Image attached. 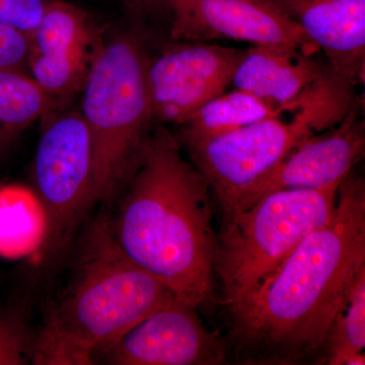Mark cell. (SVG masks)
Instances as JSON below:
<instances>
[{
    "label": "cell",
    "instance_id": "cell-21",
    "mask_svg": "<svg viewBox=\"0 0 365 365\" xmlns=\"http://www.w3.org/2000/svg\"><path fill=\"white\" fill-rule=\"evenodd\" d=\"M47 0H0V24L28 34L37 28Z\"/></svg>",
    "mask_w": 365,
    "mask_h": 365
},
{
    "label": "cell",
    "instance_id": "cell-10",
    "mask_svg": "<svg viewBox=\"0 0 365 365\" xmlns=\"http://www.w3.org/2000/svg\"><path fill=\"white\" fill-rule=\"evenodd\" d=\"M361 108V102L357 103L336 126L299 141L237 198L227 216L251 207L273 192L340 185L364 158L365 125L360 117Z\"/></svg>",
    "mask_w": 365,
    "mask_h": 365
},
{
    "label": "cell",
    "instance_id": "cell-4",
    "mask_svg": "<svg viewBox=\"0 0 365 365\" xmlns=\"http://www.w3.org/2000/svg\"><path fill=\"white\" fill-rule=\"evenodd\" d=\"M150 58L136 32L101 44L83 86L81 113L93 148L97 205L111 210L153 131Z\"/></svg>",
    "mask_w": 365,
    "mask_h": 365
},
{
    "label": "cell",
    "instance_id": "cell-7",
    "mask_svg": "<svg viewBox=\"0 0 365 365\" xmlns=\"http://www.w3.org/2000/svg\"><path fill=\"white\" fill-rule=\"evenodd\" d=\"M41 133L33 165L34 191L43 213L37 256L42 284H52L81 228L97 205L93 148L81 111L51 114Z\"/></svg>",
    "mask_w": 365,
    "mask_h": 365
},
{
    "label": "cell",
    "instance_id": "cell-8",
    "mask_svg": "<svg viewBox=\"0 0 365 365\" xmlns=\"http://www.w3.org/2000/svg\"><path fill=\"white\" fill-rule=\"evenodd\" d=\"M173 41L157 58L150 59L148 86L155 123L180 126L232 86L246 49Z\"/></svg>",
    "mask_w": 365,
    "mask_h": 365
},
{
    "label": "cell",
    "instance_id": "cell-2",
    "mask_svg": "<svg viewBox=\"0 0 365 365\" xmlns=\"http://www.w3.org/2000/svg\"><path fill=\"white\" fill-rule=\"evenodd\" d=\"M212 192L163 124L151 131L140 160L109 211L120 248L197 309L215 292L217 235Z\"/></svg>",
    "mask_w": 365,
    "mask_h": 365
},
{
    "label": "cell",
    "instance_id": "cell-12",
    "mask_svg": "<svg viewBox=\"0 0 365 365\" xmlns=\"http://www.w3.org/2000/svg\"><path fill=\"white\" fill-rule=\"evenodd\" d=\"M294 21L334 72L356 88L365 78V0H265Z\"/></svg>",
    "mask_w": 365,
    "mask_h": 365
},
{
    "label": "cell",
    "instance_id": "cell-16",
    "mask_svg": "<svg viewBox=\"0 0 365 365\" xmlns=\"http://www.w3.org/2000/svg\"><path fill=\"white\" fill-rule=\"evenodd\" d=\"M91 16L81 7L47 0L42 18L31 34V54H61L96 44Z\"/></svg>",
    "mask_w": 365,
    "mask_h": 365
},
{
    "label": "cell",
    "instance_id": "cell-9",
    "mask_svg": "<svg viewBox=\"0 0 365 365\" xmlns=\"http://www.w3.org/2000/svg\"><path fill=\"white\" fill-rule=\"evenodd\" d=\"M197 311V307L175 297L98 353L95 364H227L225 336L208 330Z\"/></svg>",
    "mask_w": 365,
    "mask_h": 365
},
{
    "label": "cell",
    "instance_id": "cell-11",
    "mask_svg": "<svg viewBox=\"0 0 365 365\" xmlns=\"http://www.w3.org/2000/svg\"><path fill=\"white\" fill-rule=\"evenodd\" d=\"M163 4L173 40L284 43L319 50L297 24L265 0H163Z\"/></svg>",
    "mask_w": 365,
    "mask_h": 365
},
{
    "label": "cell",
    "instance_id": "cell-3",
    "mask_svg": "<svg viewBox=\"0 0 365 365\" xmlns=\"http://www.w3.org/2000/svg\"><path fill=\"white\" fill-rule=\"evenodd\" d=\"M57 277L33 364H95L103 349L176 297L120 248L106 207L88 218Z\"/></svg>",
    "mask_w": 365,
    "mask_h": 365
},
{
    "label": "cell",
    "instance_id": "cell-5",
    "mask_svg": "<svg viewBox=\"0 0 365 365\" xmlns=\"http://www.w3.org/2000/svg\"><path fill=\"white\" fill-rule=\"evenodd\" d=\"M336 73L327 76L270 116L244 128L184 146L222 209L230 215L237 198L275 167L302 139L344 119L360 98Z\"/></svg>",
    "mask_w": 365,
    "mask_h": 365
},
{
    "label": "cell",
    "instance_id": "cell-14",
    "mask_svg": "<svg viewBox=\"0 0 365 365\" xmlns=\"http://www.w3.org/2000/svg\"><path fill=\"white\" fill-rule=\"evenodd\" d=\"M279 106L234 88L223 91L180 125V145L202 143L232 133L270 116Z\"/></svg>",
    "mask_w": 365,
    "mask_h": 365
},
{
    "label": "cell",
    "instance_id": "cell-13",
    "mask_svg": "<svg viewBox=\"0 0 365 365\" xmlns=\"http://www.w3.org/2000/svg\"><path fill=\"white\" fill-rule=\"evenodd\" d=\"M333 73L319 50L284 43L251 45L237 66L232 86L281 106Z\"/></svg>",
    "mask_w": 365,
    "mask_h": 365
},
{
    "label": "cell",
    "instance_id": "cell-18",
    "mask_svg": "<svg viewBox=\"0 0 365 365\" xmlns=\"http://www.w3.org/2000/svg\"><path fill=\"white\" fill-rule=\"evenodd\" d=\"M56 101L26 72L0 71V126L23 130L52 112Z\"/></svg>",
    "mask_w": 365,
    "mask_h": 365
},
{
    "label": "cell",
    "instance_id": "cell-19",
    "mask_svg": "<svg viewBox=\"0 0 365 365\" xmlns=\"http://www.w3.org/2000/svg\"><path fill=\"white\" fill-rule=\"evenodd\" d=\"M35 336L19 312L0 309V365L33 364Z\"/></svg>",
    "mask_w": 365,
    "mask_h": 365
},
{
    "label": "cell",
    "instance_id": "cell-1",
    "mask_svg": "<svg viewBox=\"0 0 365 365\" xmlns=\"http://www.w3.org/2000/svg\"><path fill=\"white\" fill-rule=\"evenodd\" d=\"M365 266V182L338 188L330 222L307 235L239 312L228 316V361L319 364L327 333Z\"/></svg>",
    "mask_w": 365,
    "mask_h": 365
},
{
    "label": "cell",
    "instance_id": "cell-22",
    "mask_svg": "<svg viewBox=\"0 0 365 365\" xmlns=\"http://www.w3.org/2000/svg\"><path fill=\"white\" fill-rule=\"evenodd\" d=\"M134 20L143 21L155 16H167L163 0H120Z\"/></svg>",
    "mask_w": 365,
    "mask_h": 365
},
{
    "label": "cell",
    "instance_id": "cell-23",
    "mask_svg": "<svg viewBox=\"0 0 365 365\" xmlns=\"http://www.w3.org/2000/svg\"><path fill=\"white\" fill-rule=\"evenodd\" d=\"M9 134L11 133L9 131L0 126V153L6 148L7 141L9 140Z\"/></svg>",
    "mask_w": 365,
    "mask_h": 365
},
{
    "label": "cell",
    "instance_id": "cell-15",
    "mask_svg": "<svg viewBox=\"0 0 365 365\" xmlns=\"http://www.w3.org/2000/svg\"><path fill=\"white\" fill-rule=\"evenodd\" d=\"M365 266L327 333L319 364H365Z\"/></svg>",
    "mask_w": 365,
    "mask_h": 365
},
{
    "label": "cell",
    "instance_id": "cell-17",
    "mask_svg": "<svg viewBox=\"0 0 365 365\" xmlns=\"http://www.w3.org/2000/svg\"><path fill=\"white\" fill-rule=\"evenodd\" d=\"M100 44L86 45L61 54H31V76L55 101L81 90Z\"/></svg>",
    "mask_w": 365,
    "mask_h": 365
},
{
    "label": "cell",
    "instance_id": "cell-6",
    "mask_svg": "<svg viewBox=\"0 0 365 365\" xmlns=\"http://www.w3.org/2000/svg\"><path fill=\"white\" fill-rule=\"evenodd\" d=\"M339 186L273 192L222 218L215 275L227 317L253 299L307 235L331 222Z\"/></svg>",
    "mask_w": 365,
    "mask_h": 365
},
{
    "label": "cell",
    "instance_id": "cell-20",
    "mask_svg": "<svg viewBox=\"0 0 365 365\" xmlns=\"http://www.w3.org/2000/svg\"><path fill=\"white\" fill-rule=\"evenodd\" d=\"M30 55V36L0 24V71L26 72Z\"/></svg>",
    "mask_w": 365,
    "mask_h": 365
}]
</instances>
